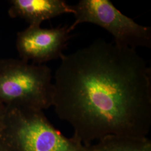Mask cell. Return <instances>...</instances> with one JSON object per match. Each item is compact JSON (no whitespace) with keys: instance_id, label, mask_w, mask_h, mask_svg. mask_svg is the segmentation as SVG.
<instances>
[{"instance_id":"3","label":"cell","mask_w":151,"mask_h":151,"mask_svg":"<svg viewBox=\"0 0 151 151\" xmlns=\"http://www.w3.org/2000/svg\"><path fill=\"white\" fill-rule=\"evenodd\" d=\"M0 138L15 151H85V145L62 134L35 109L7 108Z\"/></svg>"},{"instance_id":"5","label":"cell","mask_w":151,"mask_h":151,"mask_svg":"<svg viewBox=\"0 0 151 151\" xmlns=\"http://www.w3.org/2000/svg\"><path fill=\"white\" fill-rule=\"evenodd\" d=\"M70 33L67 25L50 29L29 25L17 34L16 48L20 59L41 65L60 58L73 37Z\"/></svg>"},{"instance_id":"9","label":"cell","mask_w":151,"mask_h":151,"mask_svg":"<svg viewBox=\"0 0 151 151\" xmlns=\"http://www.w3.org/2000/svg\"><path fill=\"white\" fill-rule=\"evenodd\" d=\"M0 151H15L0 138Z\"/></svg>"},{"instance_id":"6","label":"cell","mask_w":151,"mask_h":151,"mask_svg":"<svg viewBox=\"0 0 151 151\" xmlns=\"http://www.w3.org/2000/svg\"><path fill=\"white\" fill-rule=\"evenodd\" d=\"M64 14H74V10L63 0H12L9 10L12 17H20L36 26Z\"/></svg>"},{"instance_id":"8","label":"cell","mask_w":151,"mask_h":151,"mask_svg":"<svg viewBox=\"0 0 151 151\" xmlns=\"http://www.w3.org/2000/svg\"><path fill=\"white\" fill-rule=\"evenodd\" d=\"M7 115V107L0 103V135L1 134L5 127Z\"/></svg>"},{"instance_id":"2","label":"cell","mask_w":151,"mask_h":151,"mask_svg":"<svg viewBox=\"0 0 151 151\" xmlns=\"http://www.w3.org/2000/svg\"><path fill=\"white\" fill-rule=\"evenodd\" d=\"M52 70L22 59L0 60V103L7 108L43 110L52 106Z\"/></svg>"},{"instance_id":"1","label":"cell","mask_w":151,"mask_h":151,"mask_svg":"<svg viewBox=\"0 0 151 151\" xmlns=\"http://www.w3.org/2000/svg\"><path fill=\"white\" fill-rule=\"evenodd\" d=\"M52 106L85 145L110 135L146 137L151 127V70L136 49L98 39L63 54Z\"/></svg>"},{"instance_id":"7","label":"cell","mask_w":151,"mask_h":151,"mask_svg":"<svg viewBox=\"0 0 151 151\" xmlns=\"http://www.w3.org/2000/svg\"><path fill=\"white\" fill-rule=\"evenodd\" d=\"M85 147V151H151V141L147 137L110 135Z\"/></svg>"},{"instance_id":"4","label":"cell","mask_w":151,"mask_h":151,"mask_svg":"<svg viewBox=\"0 0 151 151\" xmlns=\"http://www.w3.org/2000/svg\"><path fill=\"white\" fill-rule=\"evenodd\" d=\"M75 20L72 32L79 24L87 22L103 27L113 37L114 42L135 49L151 47V29L124 15L109 0H81L72 6Z\"/></svg>"}]
</instances>
